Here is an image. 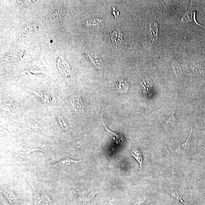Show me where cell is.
Returning <instances> with one entry per match:
<instances>
[{"label": "cell", "mask_w": 205, "mask_h": 205, "mask_svg": "<svg viewBox=\"0 0 205 205\" xmlns=\"http://www.w3.org/2000/svg\"><path fill=\"white\" fill-rule=\"evenodd\" d=\"M195 15H196V12L194 11L193 8L192 2L191 1L190 6L187 9V11L184 13L182 17L181 20H180V24L181 25H185L190 23H195L203 27V26L198 23L196 21Z\"/></svg>", "instance_id": "cell-1"}, {"label": "cell", "mask_w": 205, "mask_h": 205, "mask_svg": "<svg viewBox=\"0 0 205 205\" xmlns=\"http://www.w3.org/2000/svg\"><path fill=\"white\" fill-rule=\"evenodd\" d=\"M140 85L144 96L147 97L151 96L153 91V83L150 77L146 76L142 78Z\"/></svg>", "instance_id": "cell-2"}, {"label": "cell", "mask_w": 205, "mask_h": 205, "mask_svg": "<svg viewBox=\"0 0 205 205\" xmlns=\"http://www.w3.org/2000/svg\"><path fill=\"white\" fill-rule=\"evenodd\" d=\"M66 9L62 7H55L50 12V21H54L62 20L65 17L67 13Z\"/></svg>", "instance_id": "cell-3"}, {"label": "cell", "mask_w": 205, "mask_h": 205, "mask_svg": "<svg viewBox=\"0 0 205 205\" xmlns=\"http://www.w3.org/2000/svg\"><path fill=\"white\" fill-rule=\"evenodd\" d=\"M116 88L117 91L121 94H125L128 92L129 89V82L127 79L123 77L115 81Z\"/></svg>", "instance_id": "cell-4"}, {"label": "cell", "mask_w": 205, "mask_h": 205, "mask_svg": "<svg viewBox=\"0 0 205 205\" xmlns=\"http://www.w3.org/2000/svg\"><path fill=\"white\" fill-rule=\"evenodd\" d=\"M85 52L92 61L95 67L99 70H102L104 68V63L101 58L97 54L85 50Z\"/></svg>", "instance_id": "cell-5"}, {"label": "cell", "mask_w": 205, "mask_h": 205, "mask_svg": "<svg viewBox=\"0 0 205 205\" xmlns=\"http://www.w3.org/2000/svg\"><path fill=\"white\" fill-rule=\"evenodd\" d=\"M148 34L149 38L153 42L157 40L158 34V23L155 20L150 22L148 28Z\"/></svg>", "instance_id": "cell-6"}, {"label": "cell", "mask_w": 205, "mask_h": 205, "mask_svg": "<svg viewBox=\"0 0 205 205\" xmlns=\"http://www.w3.org/2000/svg\"><path fill=\"white\" fill-rule=\"evenodd\" d=\"M108 34L114 44H119L123 42V34L119 28L114 29L113 31L109 32Z\"/></svg>", "instance_id": "cell-7"}, {"label": "cell", "mask_w": 205, "mask_h": 205, "mask_svg": "<svg viewBox=\"0 0 205 205\" xmlns=\"http://www.w3.org/2000/svg\"><path fill=\"white\" fill-rule=\"evenodd\" d=\"M177 119L174 111H172L169 117L163 121L162 124L165 130H170L174 127L177 123Z\"/></svg>", "instance_id": "cell-8"}, {"label": "cell", "mask_w": 205, "mask_h": 205, "mask_svg": "<svg viewBox=\"0 0 205 205\" xmlns=\"http://www.w3.org/2000/svg\"><path fill=\"white\" fill-rule=\"evenodd\" d=\"M190 66L193 72L197 76H203L205 74V69L201 64L191 61L190 62Z\"/></svg>", "instance_id": "cell-9"}, {"label": "cell", "mask_w": 205, "mask_h": 205, "mask_svg": "<svg viewBox=\"0 0 205 205\" xmlns=\"http://www.w3.org/2000/svg\"><path fill=\"white\" fill-rule=\"evenodd\" d=\"M172 70L176 77L179 80H182L183 78V71L182 67L180 64L176 60L172 62L171 65Z\"/></svg>", "instance_id": "cell-10"}, {"label": "cell", "mask_w": 205, "mask_h": 205, "mask_svg": "<svg viewBox=\"0 0 205 205\" xmlns=\"http://www.w3.org/2000/svg\"><path fill=\"white\" fill-rule=\"evenodd\" d=\"M81 160H77L70 158H66L63 159L59 162L55 163L51 165L53 168L62 167L71 165L73 163L81 162Z\"/></svg>", "instance_id": "cell-11"}, {"label": "cell", "mask_w": 205, "mask_h": 205, "mask_svg": "<svg viewBox=\"0 0 205 205\" xmlns=\"http://www.w3.org/2000/svg\"><path fill=\"white\" fill-rule=\"evenodd\" d=\"M35 201L36 205H49V199L44 194L35 192Z\"/></svg>", "instance_id": "cell-12"}, {"label": "cell", "mask_w": 205, "mask_h": 205, "mask_svg": "<svg viewBox=\"0 0 205 205\" xmlns=\"http://www.w3.org/2000/svg\"><path fill=\"white\" fill-rule=\"evenodd\" d=\"M2 192L7 198L11 204L12 205L17 204L18 201L16 195L11 190L9 189H4L2 190Z\"/></svg>", "instance_id": "cell-13"}, {"label": "cell", "mask_w": 205, "mask_h": 205, "mask_svg": "<svg viewBox=\"0 0 205 205\" xmlns=\"http://www.w3.org/2000/svg\"><path fill=\"white\" fill-rule=\"evenodd\" d=\"M131 156L139 163L141 169H142L143 165V158L142 153L138 148L135 147L133 149L131 152Z\"/></svg>", "instance_id": "cell-14"}, {"label": "cell", "mask_w": 205, "mask_h": 205, "mask_svg": "<svg viewBox=\"0 0 205 205\" xmlns=\"http://www.w3.org/2000/svg\"><path fill=\"white\" fill-rule=\"evenodd\" d=\"M104 20L101 18L98 17L91 20H87L83 21V24L85 26H96L103 23Z\"/></svg>", "instance_id": "cell-15"}, {"label": "cell", "mask_w": 205, "mask_h": 205, "mask_svg": "<svg viewBox=\"0 0 205 205\" xmlns=\"http://www.w3.org/2000/svg\"><path fill=\"white\" fill-rule=\"evenodd\" d=\"M104 127L106 129L107 132L108 134L111 136V137L114 139V140L116 141L117 143H120L124 142V139H123V137L120 136L117 133L113 132V131H111L109 129L107 128L106 126L104 124Z\"/></svg>", "instance_id": "cell-16"}, {"label": "cell", "mask_w": 205, "mask_h": 205, "mask_svg": "<svg viewBox=\"0 0 205 205\" xmlns=\"http://www.w3.org/2000/svg\"><path fill=\"white\" fill-rule=\"evenodd\" d=\"M80 191L79 190H73L70 191L69 193V197L71 200L75 199L78 197V195L80 193Z\"/></svg>", "instance_id": "cell-17"}, {"label": "cell", "mask_w": 205, "mask_h": 205, "mask_svg": "<svg viewBox=\"0 0 205 205\" xmlns=\"http://www.w3.org/2000/svg\"><path fill=\"white\" fill-rule=\"evenodd\" d=\"M36 150H39V151L43 152L42 150L38 149H32V150H31L30 149H22L21 151H19V153H20V154L28 155L29 154V153L31 152L36 151Z\"/></svg>", "instance_id": "cell-18"}, {"label": "cell", "mask_w": 205, "mask_h": 205, "mask_svg": "<svg viewBox=\"0 0 205 205\" xmlns=\"http://www.w3.org/2000/svg\"><path fill=\"white\" fill-rule=\"evenodd\" d=\"M100 192V191H92V192L89 194V195H88V197L87 198V201H89L92 200V199H94L96 195Z\"/></svg>", "instance_id": "cell-19"}, {"label": "cell", "mask_w": 205, "mask_h": 205, "mask_svg": "<svg viewBox=\"0 0 205 205\" xmlns=\"http://www.w3.org/2000/svg\"><path fill=\"white\" fill-rule=\"evenodd\" d=\"M117 10L116 8L115 7H112V13H113V14L115 16V18H117V17H118V16L119 15H118L117 14V13H116V12L117 11Z\"/></svg>", "instance_id": "cell-20"}, {"label": "cell", "mask_w": 205, "mask_h": 205, "mask_svg": "<svg viewBox=\"0 0 205 205\" xmlns=\"http://www.w3.org/2000/svg\"><path fill=\"white\" fill-rule=\"evenodd\" d=\"M145 200V199H140L138 201H137L136 203H135V204H134V205H140L141 204L143 203V202Z\"/></svg>", "instance_id": "cell-21"}, {"label": "cell", "mask_w": 205, "mask_h": 205, "mask_svg": "<svg viewBox=\"0 0 205 205\" xmlns=\"http://www.w3.org/2000/svg\"><path fill=\"white\" fill-rule=\"evenodd\" d=\"M32 92H34V94H36V96H38V97H39V98H40L42 99L43 100H44L45 99L44 98H43V95L42 94V93H41V95H40L39 94V93H36V92H34V91H32Z\"/></svg>", "instance_id": "cell-22"}, {"label": "cell", "mask_w": 205, "mask_h": 205, "mask_svg": "<svg viewBox=\"0 0 205 205\" xmlns=\"http://www.w3.org/2000/svg\"><path fill=\"white\" fill-rule=\"evenodd\" d=\"M202 52H203V53L205 54V49L203 48H201Z\"/></svg>", "instance_id": "cell-23"}]
</instances>
